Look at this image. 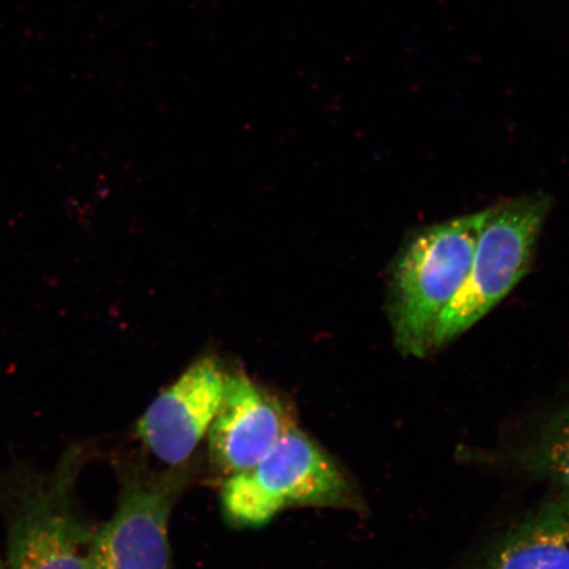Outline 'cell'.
I'll list each match as a JSON object with an SVG mask.
<instances>
[{"mask_svg": "<svg viewBox=\"0 0 569 569\" xmlns=\"http://www.w3.org/2000/svg\"><path fill=\"white\" fill-rule=\"evenodd\" d=\"M487 209L419 229L390 266L387 311L395 345L405 356L433 353L440 317L465 283Z\"/></svg>", "mask_w": 569, "mask_h": 569, "instance_id": "cell-1", "label": "cell"}, {"mask_svg": "<svg viewBox=\"0 0 569 569\" xmlns=\"http://www.w3.org/2000/svg\"><path fill=\"white\" fill-rule=\"evenodd\" d=\"M220 496L234 528H260L291 507L365 509L343 469L297 426L258 465L229 476Z\"/></svg>", "mask_w": 569, "mask_h": 569, "instance_id": "cell-2", "label": "cell"}, {"mask_svg": "<svg viewBox=\"0 0 569 569\" xmlns=\"http://www.w3.org/2000/svg\"><path fill=\"white\" fill-rule=\"evenodd\" d=\"M551 206L537 191L487 209L467 279L439 319L433 352L478 325L529 273Z\"/></svg>", "mask_w": 569, "mask_h": 569, "instance_id": "cell-3", "label": "cell"}, {"mask_svg": "<svg viewBox=\"0 0 569 569\" xmlns=\"http://www.w3.org/2000/svg\"><path fill=\"white\" fill-rule=\"evenodd\" d=\"M77 452L52 472L28 475L7 503V569H89L94 533L77 515Z\"/></svg>", "mask_w": 569, "mask_h": 569, "instance_id": "cell-4", "label": "cell"}, {"mask_svg": "<svg viewBox=\"0 0 569 569\" xmlns=\"http://www.w3.org/2000/svg\"><path fill=\"white\" fill-rule=\"evenodd\" d=\"M188 480L184 466L126 475L116 515L92 538L89 569H170L169 519Z\"/></svg>", "mask_w": 569, "mask_h": 569, "instance_id": "cell-5", "label": "cell"}, {"mask_svg": "<svg viewBox=\"0 0 569 569\" xmlns=\"http://www.w3.org/2000/svg\"><path fill=\"white\" fill-rule=\"evenodd\" d=\"M226 372L206 356L161 391L138 422V436L169 467L187 465L208 436L222 401Z\"/></svg>", "mask_w": 569, "mask_h": 569, "instance_id": "cell-6", "label": "cell"}, {"mask_svg": "<svg viewBox=\"0 0 569 569\" xmlns=\"http://www.w3.org/2000/svg\"><path fill=\"white\" fill-rule=\"evenodd\" d=\"M293 427L279 398L244 372L226 373L222 401L208 432L210 458L226 475L244 472Z\"/></svg>", "mask_w": 569, "mask_h": 569, "instance_id": "cell-7", "label": "cell"}, {"mask_svg": "<svg viewBox=\"0 0 569 569\" xmlns=\"http://www.w3.org/2000/svg\"><path fill=\"white\" fill-rule=\"evenodd\" d=\"M471 569H569V492L547 500Z\"/></svg>", "mask_w": 569, "mask_h": 569, "instance_id": "cell-8", "label": "cell"}, {"mask_svg": "<svg viewBox=\"0 0 569 569\" xmlns=\"http://www.w3.org/2000/svg\"><path fill=\"white\" fill-rule=\"evenodd\" d=\"M515 467L569 492V407L547 421L536 437L510 455Z\"/></svg>", "mask_w": 569, "mask_h": 569, "instance_id": "cell-9", "label": "cell"}, {"mask_svg": "<svg viewBox=\"0 0 569 569\" xmlns=\"http://www.w3.org/2000/svg\"><path fill=\"white\" fill-rule=\"evenodd\" d=\"M0 569H7L6 565H4V561H2V560H0Z\"/></svg>", "mask_w": 569, "mask_h": 569, "instance_id": "cell-10", "label": "cell"}]
</instances>
